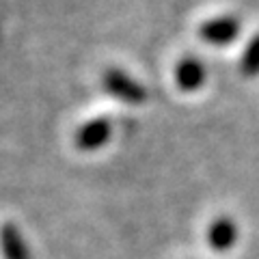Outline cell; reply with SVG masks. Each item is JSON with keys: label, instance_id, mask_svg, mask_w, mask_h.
Instances as JSON below:
<instances>
[{"label": "cell", "instance_id": "6da1fadb", "mask_svg": "<svg viewBox=\"0 0 259 259\" xmlns=\"http://www.w3.org/2000/svg\"><path fill=\"white\" fill-rule=\"evenodd\" d=\"M240 35V22L233 15H223V18L207 20L199 26V37L212 46H227L236 41Z\"/></svg>", "mask_w": 259, "mask_h": 259}, {"label": "cell", "instance_id": "7a4b0ae2", "mask_svg": "<svg viewBox=\"0 0 259 259\" xmlns=\"http://www.w3.org/2000/svg\"><path fill=\"white\" fill-rule=\"evenodd\" d=\"M205 78H207L205 65L201 63L199 59H192V56L180 61L177 63V67H175V82L186 93L199 91V89L205 84Z\"/></svg>", "mask_w": 259, "mask_h": 259}, {"label": "cell", "instance_id": "3957f363", "mask_svg": "<svg viewBox=\"0 0 259 259\" xmlns=\"http://www.w3.org/2000/svg\"><path fill=\"white\" fill-rule=\"evenodd\" d=\"M238 240V227L236 223L231 221V218H216V221L209 225L207 229V244L212 246L214 250H218V253H225V250L233 248V244H236Z\"/></svg>", "mask_w": 259, "mask_h": 259}, {"label": "cell", "instance_id": "277c9868", "mask_svg": "<svg viewBox=\"0 0 259 259\" xmlns=\"http://www.w3.org/2000/svg\"><path fill=\"white\" fill-rule=\"evenodd\" d=\"M108 89L115 95L123 97L125 102H132V104L145 102V89L141 84H136L134 80H130L127 76L117 74V71H110L108 74Z\"/></svg>", "mask_w": 259, "mask_h": 259}, {"label": "cell", "instance_id": "5b68a950", "mask_svg": "<svg viewBox=\"0 0 259 259\" xmlns=\"http://www.w3.org/2000/svg\"><path fill=\"white\" fill-rule=\"evenodd\" d=\"M240 69H242V74L248 78L259 74V32L246 46L244 56H242V61H240Z\"/></svg>", "mask_w": 259, "mask_h": 259}, {"label": "cell", "instance_id": "8992f818", "mask_svg": "<svg viewBox=\"0 0 259 259\" xmlns=\"http://www.w3.org/2000/svg\"><path fill=\"white\" fill-rule=\"evenodd\" d=\"M84 145L87 147H97V145H102L104 141H106V136H108V125L106 123H95L91 127H87L84 130Z\"/></svg>", "mask_w": 259, "mask_h": 259}]
</instances>
